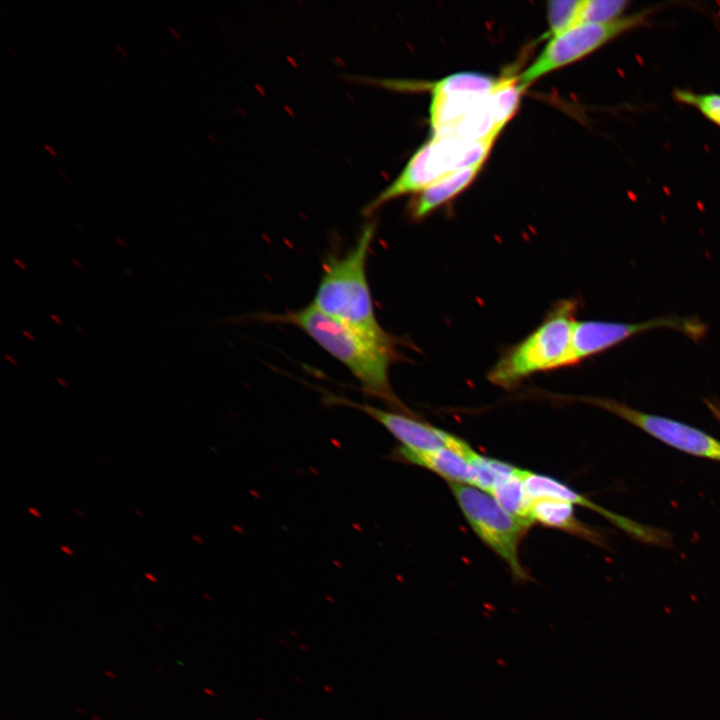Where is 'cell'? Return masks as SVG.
Masks as SVG:
<instances>
[{
  "label": "cell",
  "instance_id": "obj_1",
  "mask_svg": "<svg viewBox=\"0 0 720 720\" xmlns=\"http://www.w3.org/2000/svg\"><path fill=\"white\" fill-rule=\"evenodd\" d=\"M271 319L304 331L355 376L365 393L381 399L395 411L413 415L394 394L389 382V367L397 358L394 337H372L329 317L312 303Z\"/></svg>",
  "mask_w": 720,
  "mask_h": 720
},
{
  "label": "cell",
  "instance_id": "obj_2",
  "mask_svg": "<svg viewBox=\"0 0 720 720\" xmlns=\"http://www.w3.org/2000/svg\"><path fill=\"white\" fill-rule=\"evenodd\" d=\"M375 234V223H367L355 245L342 256H330L312 304L339 320L378 339L391 337L375 316L366 275V262Z\"/></svg>",
  "mask_w": 720,
  "mask_h": 720
},
{
  "label": "cell",
  "instance_id": "obj_3",
  "mask_svg": "<svg viewBox=\"0 0 720 720\" xmlns=\"http://www.w3.org/2000/svg\"><path fill=\"white\" fill-rule=\"evenodd\" d=\"M577 303L557 304L531 334L506 352L488 373L496 386L511 389L540 371L567 367Z\"/></svg>",
  "mask_w": 720,
  "mask_h": 720
},
{
  "label": "cell",
  "instance_id": "obj_4",
  "mask_svg": "<svg viewBox=\"0 0 720 720\" xmlns=\"http://www.w3.org/2000/svg\"><path fill=\"white\" fill-rule=\"evenodd\" d=\"M449 487L482 542L507 563L516 581H528L529 575L520 562L519 546L532 524L510 515L492 495L474 486L449 483Z\"/></svg>",
  "mask_w": 720,
  "mask_h": 720
},
{
  "label": "cell",
  "instance_id": "obj_5",
  "mask_svg": "<svg viewBox=\"0 0 720 720\" xmlns=\"http://www.w3.org/2000/svg\"><path fill=\"white\" fill-rule=\"evenodd\" d=\"M655 8H647L606 23H579L550 38L538 57L518 77L525 90L542 76L598 50L620 35L647 23Z\"/></svg>",
  "mask_w": 720,
  "mask_h": 720
},
{
  "label": "cell",
  "instance_id": "obj_6",
  "mask_svg": "<svg viewBox=\"0 0 720 720\" xmlns=\"http://www.w3.org/2000/svg\"><path fill=\"white\" fill-rule=\"evenodd\" d=\"M468 144L455 137H434L410 157L400 174L365 208L368 215L386 202L408 193H420L445 175L468 167Z\"/></svg>",
  "mask_w": 720,
  "mask_h": 720
},
{
  "label": "cell",
  "instance_id": "obj_7",
  "mask_svg": "<svg viewBox=\"0 0 720 720\" xmlns=\"http://www.w3.org/2000/svg\"><path fill=\"white\" fill-rule=\"evenodd\" d=\"M640 428L657 440L697 457L720 461V440L683 422L638 411L609 398H583Z\"/></svg>",
  "mask_w": 720,
  "mask_h": 720
},
{
  "label": "cell",
  "instance_id": "obj_8",
  "mask_svg": "<svg viewBox=\"0 0 720 720\" xmlns=\"http://www.w3.org/2000/svg\"><path fill=\"white\" fill-rule=\"evenodd\" d=\"M662 328L676 330L695 341L702 338L707 330L700 320L687 317H662L640 323L589 320L578 323L575 340L579 351L589 358L622 343L633 335Z\"/></svg>",
  "mask_w": 720,
  "mask_h": 720
},
{
  "label": "cell",
  "instance_id": "obj_9",
  "mask_svg": "<svg viewBox=\"0 0 720 720\" xmlns=\"http://www.w3.org/2000/svg\"><path fill=\"white\" fill-rule=\"evenodd\" d=\"M522 478L526 493L532 501L550 498L592 509L606 517L618 528L644 542L663 544L668 539V535H666L664 531L644 526L631 519L610 512L555 478L527 470H522Z\"/></svg>",
  "mask_w": 720,
  "mask_h": 720
},
{
  "label": "cell",
  "instance_id": "obj_10",
  "mask_svg": "<svg viewBox=\"0 0 720 720\" xmlns=\"http://www.w3.org/2000/svg\"><path fill=\"white\" fill-rule=\"evenodd\" d=\"M328 400L359 409L380 423L405 447L414 451H435L445 447V431L424 423L413 415L395 410H383L369 404H358L344 398Z\"/></svg>",
  "mask_w": 720,
  "mask_h": 720
},
{
  "label": "cell",
  "instance_id": "obj_11",
  "mask_svg": "<svg viewBox=\"0 0 720 720\" xmlns=\"http://www.w3.org/2000/svg\"><path fill=\"white\" fill-rule=\"evenodd\" d=\"M394 460L428 469L441 476L448 483L471 485L472 465L466 457L457 451L443 447L435 451H414L399 446L394 449Z\"/></svg>",
  "mask_w": 720,
  "mask_h": 720
},
{
  "label": "cell",
  "instance_id": "obj_12",
  "mask_svg": "<svg viewBox=\"0 0 720 720\" xmlns=\"http://www.w3.org/2000/svg\"><path fill=\"white\" fill-rule=\"evenodd\" d=\"M483 163L451 172L421 191L410 206L411 215L421 219L454 198L476 178Z\"/></svg>",
  "mask_w": 720,
  "mask_h": 720
},
{
  "label": "cell",
  "instance_id": "obj_13",
  "mask_svg": "<svg viewBox=\"0 0 720 720\" xmlns=\"http://www.w3.org/2000/svg\"><path fill=\"white\" fill-rule=\"evenodd\" d=\"M573 504L550 498L532 501L530 518L546 527L564 530L594 540L597 535L576 519Z\"/></svg>",
  "mask_w": 720,
  "mask_h": 720
},
{
  "label": "cell",
  "instance_id": "obj_14",
  "mask_svg": "<svg viewBox=\"0 0 720 720\" xmlns=\"http://www.w3.org/2000/svg\"><path fill=\"white\" fill-rule=\"evenodd\" d=\"M498 80L475 72L456 73L435 82L431 89L432 96H485L495 88Z\"/></svg>",
  "mask_w": 720,
  "mask_h": 720
},
{
  "label": "cell",
  "instance_id": "obj_15",
  "mask_svg": "<svg viewBox=\"0 0 720 720\" xmlns=\"http://www.w3.org/2000/svg\"><path fill=\"white\" fill-rule=\"evenodd\" d=\"M523 91L519 79L510 77L499 79L490 92L488 98L497 134L517 111Z\"/></svg>",
  "mask_w": 720,
  "mask_h": 720
},
{
  "label": "cell",
  "instance_id": "obj_16",
  "mask_svg": "<svg viewBox=\"0 0 720 720\" xmlns=\"http://www.w3.org/2000/svg\"><path fill=\"white\" fill-rule=\"evenodd\" d=\"M490 495L510 515L533 524L530 518L532 500L525 490L522 469H519L516 475L495 487Z\"/></svg>",
  "mask_w": 720,
  "mask_h": 720
},
{
  "label": "cell",
  "instance_id": "obj_17",
  "mask_svg": "<svg viewBox=\"0 0 720 720\" xmlns=\"http://www.w3.org/2000/svg\"><path fill=\"white\" fill-rule=\"evenodd\" d=\"M473 469L471 486L491 493L495 487L517 474L520 468L477 452L470 460Z\"/></svg>",
  "mask_w": 720,
  "mask_h": 720
},
{
  "label": "cell",
  "instance_id": "obj_18",
  "mask_svg": "<svg viewBox=\"0 0 720 720\" xmlns=\"http://www.w3.org/2000/svg\"><path fill=\"white\" fill-rule=\"evenodd\" d=\"M583 0H555L547 6L549 29L547 36L551 38L579 24Z\"/></svg>",
  "mask_w": 720,
  "mask_h": 720
},
{
  "label": "cell",
  "instance_id": "obj_19",
  "mask_svg": "<svg viewBox=\"0 0 720 720\" xmlns=\"http://www.w3.org/2000/svg\"><path fill=\"white\" fill-rule=\"evenodd\" d=\"M673 98L684 105L693 107L707 120L720 127V93H698L686 89H676Z\"/></svg>",
  "mask_w": 720,
  "mask_h": 720
},
{
  "label": "cell",
  "instance_id": "obj_20",
  "mask_svg": "<svg viewBox=\"0 0 720 720\" xmlns=\"http://www.w3.org/2000/svg\"><path fill=\"white\" fill-rule=\"evenodd\" d=\"M627 0H583L579 23H606L622 17Z\"/></svg>",
  "mask_w": 720,
  "mask_h": 720
},
{
  "label": "cell",
  "instance_id": "obj_21",
  "mask_svg": "<svg viewBox=\"0 0 720 720\" xmlns=\"http://www.w3.org/2000/svg\"><path fill=\"white\" fill-rule=\"evenodd\" d=\"M704 402L714 418L720 423V405L711 400H705Z\"/></svg>",
  "mask_w": 720,
  "mask_h": 720
},
{
  "label": "cell",
  "instance_id": "obj_22",
  "mask_svg": "<svg viewBox=\"0 0 720 720\" xmlns=\"http://www.w3.org/2000/svg\"><path fill=\"white\" fill-rule=\"evenodd\" d=\"M60 550H61L62 552H64L66 555H68V556H73V555H74L73 550H72L69 546H67V545H61V546H60Z\"/></svg>",
  "mask_w": 720,
  "mask_h": 720
},
{
  "label": "cell",
  "instance_id": "obj_23",
  "mask_svg": "<svg viewBox=\"0 0 720 720\" xmlns=\"http://www.w3.org/2000/svg\"><path fill=\"white\" fill-rule=\"evenodd\" d=\"M28 512L36 518H41V513L35 507H28Z\"/></svg>",
  "mask_w": 720,
  "mask_h": 720
},
{
  "label": "cell",
  "instance_id": "obj_24",
  "mask_svg": "<svg viewBox=\"0 0 720 720\" xmlns=\"http://www.w3.org/2000/svg\"><path fill=\"white\" fill-rule=\"evenodd\" d=\"M144 576H145L146 579H148V580L151 581L152 583H156V582H157L156 576H155L154 574L150 573V572H145Z\"/></svg>",
  "mask_w": 720,
  "mask_h": 720
},
{
  "label": "cell",
  "instance_id": "obj_25",
  "mask_svg": "<svg viewBox=\"0 0 720 720\" xmlns=\"http://www.w3.org/2000/svg\"><path fill=\"white\" fill-rule=\"evenodd\" d=\"M43 147H44V149H45L47 152H49V154H51L52 156H57V153L55 152V150H54L50 145L44 144Z\"/></svg>",
  "mask_w": 720,
  "mask_h": 720
},
{
  "label": "cell",
  "instance_id": "obj_26",
  "mask_svg": "<svg viewBox=\"0 0 720 720\" xmlns=\"http://www.w3.org/2000/svg\"><path fill=\"white\" fill-rule=\"evenodd\" d=\"M13 261L19 268H21L22 270H26L25 264L20 259L14 258Z\"/></svg>",
  "mask_w": 720,
  "mask_h": 720
},
{
  "label": "cell",
  "instance_id": "obj_27",
  "mask_svg": "<svg viewBox=\"0 0 720 720\" xmlns=\"http://www.w3.org/2000/svg\"><path fill=\"white\" fill-rule=\"evenodd\" d=\"M50 317H51V319H52L54 322H56L57 324H60V325L63 324V321L59 318L58 315H55V314L51 313V314H50Z\"/></svg>",
  "mask_w": 720,
  "mask_h": 720
},
{
  "label": "cell",
  "instance_id": "obj_28",
  "mask_svg": "<svg viewBox=\"0 0 720 720\" xmlns=\"http://www.w3.org/2000/svg\"><path fill=\"white\" fill-rule=\"evenodd\" d=\"M22 333H23V335H24L26 338H28L29 340L35 341V338H34L33 334L30 333L29 331L24 330Z\"/></svg>",
  "mask_w": 720,
  "mask_h": 720
},
{
  "label": "cell",
  "instance_id": "obj_29",
  "mask_svg": "<svg viewBox=\"0 0 720 720\" xmlns=\"http://www.w3.org/2000/svg\"><path fill=\"white\" fill-rule=\"evenodd\" d=\"M5 358H6L11 364L17 365V361H16L15 358H14L13 356H11L10 354H5Z\"/></svg>",
  "mask_w": 720,
  "mask_h": 720
},
{
  "label": "cell",
  "instance_id": "obj_30",
  "mask_svg": "<svg viewBox=\"0 0 720 720\" xmlns=\"http://www.w3.org/2000/svg\"><path fill=\"white\" fill-rule=\"evenodd\" d=\"M169 31L174 35V37H175L177 40H180V39H181V38H180V35H179V33H178V31H177L176 29L170 27V28H169Z\"/></svg>",
  "mask_w": 720,
  "mask_h": 720
},
{
  "label": "cell",
  "instance_id": "obj_31",
  "mask_svg": "<svg viewBox=\"0 0 720 720\" xmlns=\"http://www.w3.org/2000/svg\"><path fill=\"white\" fill-rule=\"evenodd\" d=\"M114 239H115V242L118 243L119 245H121L125 248L128 247V245L123 241L122 238L115 237Z\"/></svg>",
  "mask_w": 720,
  "mask_h": 720
},
{
  "label": "cell",
  "instance_id": "obj_32",
  "mask_svg": "<svg viewBox=\"0 0 720 720\" xmlns=\"http://www.w3.org/2000/svg\"><path fill=\"white\" fill-rule=\"evenodd\" d=\"M56 381L63 387L68 388V385L65 380H62L61 378H56Z\"/></svg>",
  "mask_w": 720,
  "mask_h": 720
},
{
  "label": "cell",
  "instance_id": "obj_33",
  "mask_svg": "<svg viewBox=\"0 0 720 720\" xmlns=\"http://www.w3.org/2000/svg\"><path fill=\"white\" fill-rule=\"evenodd\" d=\"M104 674H105L106 676L112 678V679H115V677H116L113 672L108 671V670H105V671H104Z\"/></svg>",
  "mask_w": 720,
  "mask_h": 720
},
{
  "label": "cell",
  "instance_id": "obj_34",
  "mask_svg": "<svg viewBox=\"0 0 720 720\" xmlns=\"http://www.w3.org/2000/svg\"><path fill=\"white\" fill-rule=\"evenodd\" d=\"M116 48H117V50H118L119 52L122 53V55H123L124 57H127V54H126V52L124 51L123 47H121V46H119V45H116Z\"/></svg>",
  "mask_w": 720,
  "mask_h": 720
},
{
  "label": "cell",
  "instance_id": "obj_35",
  "mask_svg": "<svg viewBox=\"0 0 720 720\" xmlns=\"http://www.w3.org/2000/svg\"><path fill=\"white\" fill-rule=\"evenodd\" d=\"M74 512H75L77 515H79L81 518H84V514H83V511H82V510H80V509H74Z\"/></svg>",
  "mask_w": 720,
  "mask_h": 720
},
{
  "label": "cell",
  "instance_id": "obj_36",
  "mask_svg": "<svg viewBox=\"0 0 720 720\" xmlns=\"http://www.w3.org/2000/svg\"><path fill=\"white\" fill-rule=\"evenodd\" d=\"M72 263H74V265L77 266V267L80 268V269L83 268L82 265H81V263H79V262L76 261L75 259H72Z\"/></svg>",
  "mask_w": 720,
  "mask_h": 720
},
{
  "label": "cell",
  "instance_id": "obj_37",
  "mask_svg": "<svg viewBox=\"0 0 720 720\" xmlns=\"http://www.w3.org/2000/svg\"><path fill=\"white\" fill-rule=\"evenodd\" d=\"M57 172L61 175L62 178H64L66 181H68V178L66 177L65 173H63L60 169H58Z\"/></svg>",
  "mask_w": 720,
  "mask_h": 720
},
{
  "label": "cell",
  "instance_id": "obj_38",
  "mask_svg": "<svg viewBox=\"0 0 720 720\" xmlns=\"http://www.w3.org/2000/svg\"><path fill=\"white\" fill-rule=\"evenodd\" d=\"M134 512H135V514H137L138 516H140V517H142V518L144 517V513H142L140 510L135 509Z\"/></svg>",
  "mask_w": 720,
  "mask_h": 720
},
{
  "label": "cell",
  "instance_id": "obj_39",
  "mask_svg": "<svg viewBox=\"0 0 720 720\" xmlns=\"http://www.w3.org/2000/svg\"><path fill=\"white\" fill-rule=\"evenodd\" d=\"M5 49H6L13 57H17V56L15 55V53H13L12 50H10L9 47H5Z\"/></svg>",
  "mask_w": 720,
  "mask_h": 720
},
{
  "label": "cell",
  "instance_id": "obj_40",
  "mask_svg": "<svg viewBox=\"0 0 720 720\" xmlns=\"http://www.w3.org/2000/svg\"><path fill=\"white\" fill-rule=\"evenodd\" d=\"M78 331H80L83 335H87V332H85L82 327H77Z\"/></svg>",
  "mask_w": 720,
  "mask_h": 720
},
{
  "label": "cell",
  "instance_id": "obj_41",
  "mask_svg": "<svg viewBox=\"0 0 720 720\" xmlns=\"http://www.w3.org/2000/svg\"><path fill=\"white\" fill-rule=\"evenodd\" d=\"M76 711H77L78 713L82 714V715H85V714H86L85 711L82 710V709H80V708H76Z\"/></svg>",
  "mask_w": 720,
  "mask_h": 720
},
{
  "label": "cell",
  "instance_id": "obj_42",
  "mask_svg": "<svg viewBox=\"0 0 720 720\" xmlns=\"http://www.w3.org/2000/svg\"><path fill=\"white\" fill-rule=\"evenodd\" d=\"M154 626L157 627V628H159V629H162V628H163L162 625L159 624V623H157V622H154Z\"/></svg>",
  "mask_w": 720,
  "mask_h": 720
},
{
  "label": "cell",
  "instance_id": "obj_43",
  "mask_svg": "<svg viewBox=\"0 0 720 720\" xmlns=\"http://www.w3.org/2000/svg\"><path fill=\"white\" fill-rule=\"evenodd\" d=\"M91 718H92L93 720H102L100 717L95 716V715H92Z\"/></svg>",
  "mask_w": 720,
  "mask_h": 720
},
{
  "label": "cell",
  "instance_id": "obj_44",
  "mask_svg": "<svg viewBox=\"0 0 720 720\" xmlns=\"http://www.w3.org/2000/svg\"><path fill=\"white\" fill-rule=\"evenodd\" d=\"M156 670H157L159 673L163 674V670H162V669L156 667Z\"/></svg>",
  "mask_w": 720,
  "mask_h": 720
}]
</instances>
